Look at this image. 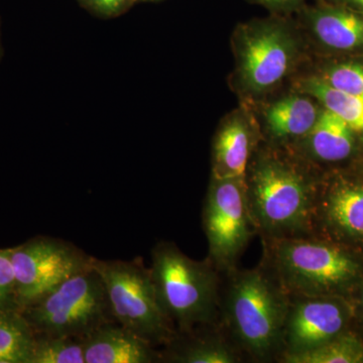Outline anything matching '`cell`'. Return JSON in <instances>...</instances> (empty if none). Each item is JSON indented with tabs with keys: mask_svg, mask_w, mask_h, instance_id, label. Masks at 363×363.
<instances>
[{
	"mask_svg": "<svg viewBox=\"0 0 363 363\" xmlns=\"http://www.w3.org/2000/svg\"><path fill=\"white\" fill-rule=\"evenodd\" d=\"M221 296L222 328L234 345L257 362L279 360L291 297L264 264L227 274Z\"/></svg>",
	"mask_w": 363,
	"mask_h": 363,
	"instance_id": "obj_1",
	"label": "cell"
},
{
	"mask_svg": "<svg viewBox=\"0 0 363 363\" xmlns=\"http://www.w3.org/2000/svg\"><path fill=\"white\" fill-rule=\"evenodd\" d=\"M264 241L262 264L290 297L352 301L363 281V252L318 235Z\"/></svg>",
	"mask_w": 363,
	"mask_h": 363,
	"instance_id": "obj_2",
	"label": "cell"
},
{
	"mask_svg": "<svg viewBox=\"0 0 363 363\" xmlns=\"http://www.w3.org/2000/svg\"><path fill=\"white\" fill-rule=\"evenodd\" d=\"M248 208L262 240L314 235V212L320 182L294 162L262 154L247 176Z\"/></svg>",
	"mask_w": 363,
	"mask_h": 363,
	"instance_id": "obj_3",
	"label": "cell"
},
{
	"mask_svg": "<svg viewBox=\"0 0 363 363\" xmlns=\"http://www.w3.org/2000/svg\"><path fill=\"white\" fill-rule=\"evenodd\" d=\"M150 272L160 306L177 331L218 324L220 279L209 259H190L175 243L161 241L152 248Z\"/></svg>",
	"mask_w": 363,
	"mask_h": 363,
	"instance_id": "obj_4",
	"label": "cell"
},
{
	"mask_svg": "<svg viewBox=\"0 0 363 363\" xmlns=\"http://www.w3.org/2000/svg\"><path fill=\"white\" fill-rule=\"evenodd\" d=\"M35 334L84 338L114 321L101 277L94 267L71 277L21 310Z\"/></svg>",
	"mask_w": 363,
	"mask_h": 363,
	"instance_id": "obj_5",
	"label": "cell"
},
{
	"mask_svg": "<svg viewBox=\"0 0 363 363\" xmlns=\"http://www.w3.org/2000/svg\"><path fill=\"white\" fill-rule=\"evenodd\" d=\"M101 277L112 317L124 328L152 345H166L177 329L157 301L150 267L138 260H104L93 257Z\"/></svg>",
	"mask_w": 363,
	"mask_h": 363,
	"instance_id": "obj_6",
	"label": "cell"
},
{
	"mask_svg": "<svg viewBox=\"0 0 363 363\" xmlns=\"http://www.w3.org/2000/svg\"><path fill=\"white\" fill-rule=\"evenodd\" d=\"M207 259L217 271L229 274L257 234L248 208L245 179L212 177L203 207Z\"/></svg>",
	"mask_w": 363,
	"mask_h": 363,
	"instance_id": "obj_7",
	"label": "cell"
},
{
	"mask_svg": "<svg viewBox=\"0 0 363 363\" xmlns=\"http://www.w3.org/2000/svg\"><path fill=\"white\" fill-rule=\"evenodd\" d=\"M13 264L14 298L21 310L60 284L92 267L93 257L70 242L38 236L9 248Z\"/></svg>",
	"mask_w": 363,
	"mask_h": 363,
	"instance_id": "obj_8",
	"label": "cell"
},
{
	"mask_svg": "<svg viewBox=\"0 0 363 363\" xmlns=\"http://www.w3.org/2000/svg\"><path fill=\"white\" fill-rule=\"evenodd\" d=\"M314 235L363 252V174H339L320 182Z\"/></svg>",
	"mask_w": 363,
	"mask_h": 363,
	"instance_id": "obj_9",
	"label": "cell"
},
{
	"mask_svg": "<svg viewBox=\"0 0 363 363\" xmlns=\"http://www.w3.org/2000/svg\"><path fill=\"white\" fill-rule=\"evenodd\" d=\"M354 322V306L350 298L291 297L281 357L316 348L350 329Z\"/></svg>",
	"mask_w": 363,
	"mask_h": 363,
	"instance_id": "obj_10",
	"label": "cell"
},
{
	"mask_svg": "<svg viewBox=\"0 0 363 363\" xmlns=\"http://www.w3.org/2000/svg\"><path fill=\"white\" fill-rule=\"evenodd\" d=\"M295 54L292 40L277 26H259L243 35L240 70L243 83L253 92L278 84L290 70Z\"/></svg>",
	"mask_w": 363,
	"mask_h": 363,
	"instance_id": "obj_11",
	"label": "cell"
},
{
	"mask_svg": "<svg viewBox=\"0 0 363 363\" xmlns=\"http://www.w3.org/2000/svg\"><path fill=\"white\" fill-rule=\"evenodd\" d=\"M161 352L162 362L175 363H238L240 350L218 324L177 331Z\"/></svg>",
	"mask_w": 363,
	"mask_h": 363,
	"instance_id": "obj_12",
	"label": "cell"
},
{
	"mask_svg": "<svg viewBox=\"0 0 363 363\" xmlns=\"http://www.w3.org/2000/svg\"><path fill=\"white\" fill-rule=\"evenodd\" d=\"M86 363H154L161 352L149 341L116 322H109L82 339Z\"/></svg>",
	"mask_w": 363,
	"mask_h": 363,
	"instance_id": "obj_13",
	"label": "cell"
},
{
	"mask_svg": "<svg viewBox=\"0 0 363 363\" xmlns=\"http://www.w3.org/2000/svg\"><path fill=\"white\" fill-rule=\"evenodd\" d=\"M357 131L337 114L324 108L307 138L312 159L325 164H338L350 160L357 150Z\"/></svg>",
	"mask_w": 363,
	"mask_h": 363,
	"instance_id": "obj_14",
	"label": "cell"
},
{
	"mask_svg": "<svg viewBox=\"0 0 363 363\" xmlns=\"http://www.w3.org/2000/svg\"><path fill=\"white\" fill-rule=\"evenodd\" d=\"M313 32L332 51L363 52V16L343 6L317 9L311 16Z\"/></svg>",
	"mask_w": 363,
	"mask_h": 363,
	"instance_id": "obj_15",
	"label": "cell"
},
{
	"mask_svg": "<svg viewBox=\"0 0 363 363\" xmlns=\"http://www.w3.org/2000/svg\"><path fill=\"white\" fill-rule=\"evenodd\" d=\"M252 147L247 124L240 118L227 121L215 138L212 177L245 179Z\"/></svg>",
	"mask_w": 363,
	"mask_h": 363,
	"instance_id": "obj_16",
	"label": "cell"
},
{
	"mask_svg": "<svg viewBox=\"0 0 363 363\" xmlns=\"http://www.w3.org/2000/svg\"><path fill=\"white\" fill-rule=\"evenodd\" d=\"M320 111L308 98L289 96L267 109V128L279 140L304 138L316 123Z\"/></svg>",
	"mask_w": 363,
	"mask_h": 363,
	"instance_id": "obj_17",
	"label": "cell"
},
{
	"mask_svg": "<svg viewBox=\"0 0 363 363\" xmlns=\"http://www.w3.org/2000/svg\"><path fill=\"white\" fill-rule=\"evenodd\" d=\"M35 333L18 308H0V363H30Z\"/></svg>",
	"mask_w": 363,
	"mask_h": 363,
	"instance_id": "obj_18",
	"label": "cell"
},
{
	"mask_svg": "<svg viewBox=\"0 0 363 363\" xmlns=\"http://www.w3.org/2000/svg\"><path fill=\"white\" fill-rule=\"evenodd\" d=\"M284 363H363V336L350 328L313 350L283 355Z\"/></svg>",
	"mask_w": 363,
	"mask_h": 363,
	"instance_id": "obj_19",
	"label": "cell"
},
{
	"mask_svg": "<svg viewBox=\"0 0 363 363\" xmlns=\"http://www.w3.org/2000/svg\"><path fill=\"white\" fill-rule=\"evenodd\" d=\"M304 89L316 98L325 108L346 121L357 133H363V95H352L334 89L320 77L309 79Z\"/></svg>",
	"mask_w": 363,
	"mask_h": 363,
	"instance_id": "obj_20",
	"label": "cell"
},
{
	"mask_svg": "<svg viewBox=\"0 0 363 363\" xmlns=\"http://www.w3.org/2000/svg\"><path fill=\"white\" fill-rule=\"evenodd\" d=\"M30 363H86L82 338L35 334Z\"/></svg>",
	"mask_w": 363,
	"mask_h": 363,
	"instance_id": "obj_21",
	"label": "cell"
},
{
	"mask_svg": "<svg viewBox=\"0 0 363 363\" xmlns=\"http://www.w3.org/2000/svg\"><path fill=\"white\" fill-rule=\"evenodd\" d=\"M334 89L352 95H363V62L333 64L320 77Z\"/></svg>",
	"mask_w": 363,
	"mask_h": 363,
	"instance_id": "obj_22",
	"label": "cell"
},
{
	"mask_svg": "<svg viewBox=\"0 0 363 363\" xmlns=\"http://www.w3.org/2000/svg\"><path fill=\"white\" fill-rule=\"evenodd\" d=\"M14 289L16 281L9 248H4L0 250V308H18L14 298Z\"/></svg>",
	"mask_w": 363,
	"mask_h": 363,
	"instance_id": "obj_23",
	"label": "cell"
},
{
	"mask_svg": "<svg viewBox=\"0 0 363 363\" xmlns=\"http://www.w3.org/2000/svg\"><path fill=\"white\" fill-rule=\"evenodd\" d=\"M91 1L104 13H112L119 9L125 0H91Z\"/></svg>",
	"mask_w": 363,
	"mask_h": 363,
	"instance_id": "obj_24",
	"label": "cell"
},
{
	"mask_svg": "<svg viewBox=\"0 0 363 363\" xmlns=\"http://www.w3.org/2000/svg\"><path fill=\"white\" fill-rule=\"evenodd\" d=\"M352 303L354 306L355 321L363 326V281L353 297Z\"/></svg>",
	"mask_w": 363,
	"mask_h": 363,
	"instance_id": "obj_25",
	"label": "cell"
},
{
	"mask_svg": "<svg viewBox=\"0 0 363 363\" xmlns=\"http://www.w3.org/2000/svg\"><path fill=\"white\" fill-rule=\"evenodd\" d=\"M340 6L355 11L363 16V0H338Z\"/></svg>",
	"mask_w": 363,
	"mask_h": 363,
	"instance_id": "obj_26",
	"label": "cell"
},
{
	"mask_svg": "<svg viewBox=\"0 0 363 363\" xmlns=\"http://www.w3.org/2000/svg\"><path fill=\"white\" fill-rule=\"evenodd\" d=\"M257 1L264 4H271V6H277V4H286V2L292 1V0H257Z\"/></svg>",
	"mask_w": 363,
	"mask_h": 363,
	"instance_id": "obj_27",
	"label": "cell"
},
{
	"mask_svg": "<svg viewBox=\"0 0 363 363\" xmlns=\"http://www.w3.org/2000/svg\"><path fill=\"white\" fill-rule=\"evenodd\" d=\"M362 174H363V167H362Z\"/></svg>",
	"mask_w": 363,
	"mask_h": 363,
	"instance_id": "obj_28",
	"label": "cell"
}]
</instances>
